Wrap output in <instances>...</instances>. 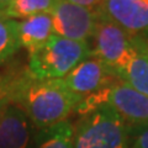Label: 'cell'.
<instances>
[{
    "label": "cell",
    "mask_w": 148,
    "mask_h": 148,
    "mask_svg": "<svg viewBox=\"0 0 148 148\" xmlns=\"http://www.w3.org/2000/svg\"><path fill=\"white\" fill-rule=\"evenodd\" d=\"M5 94L24 110L38 130L67 120L82 103V98L66 86L62 79L40 80L29 73L5 80Z\"/></svg>",
    "instance_id": "cell-1"
},
{
    "label": "cell",
    "mask_w": 148,
    "mask_h": 148,
    "mask_svg": "<svg viewBox=\"0 0 148 148\" xmlns=\"http://www.w3.org/2000/svg\"><path fill=\"white\" fill-rule=\"evenodd\" d=\"M92 54L85 41H72L53 35L43 46L29 52L27 73L35 79H63Z\"/></svg>",
    "instance_id": "cell-2"
},
{
    "label": "cell",
    "mask_w": 148,
    "mask_h": 148,
    "mask_svg": "<svg viewBox=\"0 0 148 148\" xmlns=\"http://www.w3.org/2000/svg\"><path fill=\"white\" fill-rule=\"evenodd\" d=\"M131 130L112 106L104 104L74 126V148H128Z\"/></svg>",
    "instance_id": "cell-3"
},
{
    "label": "cell",
    "mask_w": 148,
    "mask_h": 148,
    "mask_svg": "<svg viewBox=\"0 0 148 148\" xmlns=\"http://www.w3.org/2000/svg\"><path fill=\"white\" fill-rule=\"evenodd\" d=\"M96 10V9H95ZM95 31L92 38L95 48L92 56L98 57L120 79V74L132 54V35L96 11Z\"/></svg>",
    "instance_id": "cell-4"
},
{
    "label": "cell",
    "mask_w": 148,
    "mask_h": 148,
    "mask_svg": "<svg viewBox=\"0 0 148 148\" xmlns=\"http://www.w3.org/2000/svg\"><path fill=\"white\" fill-rule=\"evenodd\" d=\"M54 35L72 41H85L92 38L95 31V9L77 5L68 0H58L52 12Z\"/></svg>",
    "instance_id": "cell-5"
},
{
    "label": "cell",
    "mask_w": 148,
    "mask_h": 148,
    "mask_svg": "<svg viewBox=\"0 0 148 148\" xmlns=\"http://www.w3.org/2000/svg\"><path fill=\"white\" fill-rule=\"evenodd\" d=\"M62 80L69 90L82 99L120 82L119 78L92 54L78 64Z\"/></svg>",
    "instance_id": "cell-6"
},
{
    "label": "cell",
    "mask_w": 148,
    "mask_h": 148,
    "mask_svg": "<svg viewBox=\"0 0 148 148\" xmlns=\"http://www.w3.org/2000/svg\"><path fill=\"white\" fill-rule=\"evenodd\" d=\"M96 11L130 35L148 38V4L141 0H103Z\"/></svg>",
    "instance_id": "cell-7"
},
{
    "label": "cell",
    "mask_w": 148,
    "mask_h": 148,
    "mask_svg": "<svg viewBox=\"0 0 148 148\" xmlns=\"http://www.w3.org/2000/svg\"><path fill=\"white\" fill-rule=\"evenodd\" d=\"M106 104L116 110V112L131 127L148 125V96L137 91L122 80L109 88Z\"/></svg>",
    "instance_id": "cell-8"
},
{
    "label": "cell",
    "mask_w": 148,
    "mask_h": 148,
    "mask_svg": "<svg viewBox=\"0 0 148 148\" xmlns=\"http://www.w3.org/2000/svg\"><path fill=\"white\" fill-rule=\"evenodd\" d=\"M34 123L20 106L6 98L0 106V148H26Z\"/></svg>",
    "instance_id": "cell-9"
},
{
    "label": "cell",
    "mask_w": 148,
    "mask_h": 148,
    "mask_svg": "<svg viewBox=\"0 0 148 148\" xmlns=\"http://www.w3.org/2000/svg\"><path fill=\"white\" fill-rule=\"evenodd\" d=\"M120 80L148 96V38L132 36V54L120 74Z\"/></svg>",
    "instance_id": "cell-10"
},
{
    "label": "cell",
    "mask_w": 148,
    "mask_h": 148,
    "mask_svg": "<svg viewBox=\"0 0 148 148\" xmlns=\"http://www.w3.org/2000/svg\"><path fill=\"white\" fill-rule=\"evenodd\" d=\"M54 35L51 14H38L17 20V36L21 47L29 52L43 46Z\"/></svg>",
    "instance_id": "cell-11"
},
{
    "label": "cell",
    "mask_w": 148,
    "mask_h": 148,
    "mask_svg": "<svg viewBox=\"0 0 148 148\" xmlns=\"http://www.w3.org/2000/svg\"><path fill=\"white\" fill-rule=\"evenodd\" d=\"M36 148H74V126L68 121L40 130Z\"/></svg>",
    "instance_id": "cell-12"
},
{
    "label": "cell",
    "mask_w": 148,
    "mask_h": 148,
    "mask_svg": "<svg viewBox=\"0 0 148 148\" xmlns=\"http://www.w3.org/2000/svg\"><path fill=\"white\" fill-rule=\"evenodd\" d=\"M58 0H12L3 12L6 18H26L38 14H51Z\"/></svg>",
    "instance_id": "cell-13"
},
{
    "label": "cell",
    "mask_w": 148,
    "mask_h": 148,
    "mask_svg": "<svg viewBox=\"0 0 148 148\" xmlns=\"http://www.w3.org/2000/svg\"><path fill=\"white\" fill-rule=\"evenodd\" d=\"M21 48L17 36V20L0 16V66Z\"/></svg>",
    "instance_id": "cell-14"
},
{
    "label": "cell",
    "mask_w": 148,
    "mask_h": 148,
    "mask_svg": "<svg viewBox=\"0 0 148 148\" xmlns=\"http://www.w3.org/2000/svg\"><path fill=\"white\" fill-rule=\"evenodd\" d=\"M131 128V135L133 136L132 148H148V125Z\"/></svg>",
    "instance_id": "cell-15"
},
{
    "label": "cell",
    "mask_w": 148,
    "mask_h": 148,
    "mask_svg": "<svg viewBox=\"0 0 148 148\" xmlns=\"http://www.w3.org/2000/svg\"><path fill=\"white\" fill-rule=\"evenodd\" d=\"M68 1L74 3L80 6L89 8V9H98L100 4L103 3V0H68Z\"/></svg>",
    "instance_id": "cell-16"
},
{
    "label": "cell",
    "mask_w": 148,
    "mask_h": 148,
    "mask_svg": "<svg viewBox=\"0 0 148 148\" xmlns=\"http://www.w3.org/2000/svg\"><path fill=\"white\" fill-rule=\"evenodd\" d=\"M11 1H12V0H0V16H3L4 10H5V9L10 5Z\"/></svg>",
    "instance_id": "cell-17"
},
{
    "label": "cell",
    "mask_w": 148,
    "mask_h": 148,
    "mask_svg": "<svg viewBox=\"0 0 148 148\" xmlns=\"http://www.w3.org/2000/svg\"><path fill=\"white\" fill-rule=\"evenodd\" d=\"M5 92V79L0 78V96Z\"/></svg>",
    "instance_id": "cell-18"
},
{
    "label": "cell",
    "mask_w": 148,
    "mask_h": 148,
    "mask_svg": "<svg viewBox=\"0 0 148 148\" xmlns=\"http://www.w3.org/2000/svg\"><path fill=\"white\" fill-rule=\"evenodd\" d=\"M4 99H5V92L0 96V106H1V104H3V101H4Z\"/></svg>",
    "instance_id": "cell-19"
},
{
    "label": "cell",
    "mask_w": 148,
    "mask_h": 148,
    "mask_svg": "<svg viewBox=\"0 0 148 148\" xmlns=\"http://www.w3.org/2000/svg\"><path fill=\"white\" fill-rule=\"evenodd\" d=\"M141 1H143V3H146V4H148V0H141Z\"/></svg>",
    "instance_id": "cell-20"
}]
</instances>
